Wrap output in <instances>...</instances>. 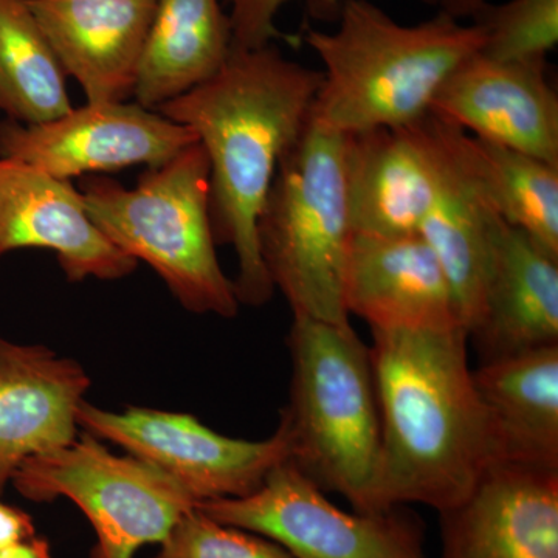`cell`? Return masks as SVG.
Masks as SVG:
<instances>
[{"mask_svg": "<svg viewBox=\"0 0 558 558\" xmlns=\"http://www.w3.org/2000/svg\"><path fill=\"white\" fill-rule=\"evenodd\" d=\"M483 32L481 53L509 62H546L558 44V0L490 2L473 17Z\"/></svg>", "mask_w": 558, "mask_h": 558, "instance_id": "24", "label": "cell"}, {"mask_svg": "<svg viewBox=\"0 0 558 558\" xmlns=\"http://www.w3.org/2000/svg\"><path fill=\"white\" fill-rule=\"evenodd\" d=\"M348 135L310 117L279 161L260 213V258L292 315L348 326L343 277L352 230Z\"/></svg>", "mask_w": 558, "mask_h": 558, "instance_id": "6", "label": "cell"}, {"mask_svg": "<svg viewBox=\"0 0 558 558\" xmlns=\"http://www.w3.org/2000/svg\"><path fill=\"white\" fill-rule=\"evenodd\" d=\"M446 128L435 116L399 130L348 135L349 215L355 234H418L438 191Z\"/></svg>", "mask_w": 558, "mask_h": 558, "instance_id": "11", "label": "cell"}, {"mask_svg": "<svg viewBox=\"0 0 558 558\" xmlns=\"http://www.w3.org/2000/svg\"><path fill=\"white\" fill-rule=\"evenodd\" d=\"M76 422L81 432L116 444L170 476L196 506L252 494L289 458L288 435L279 424L270 438L236 439L191 414L143 407L110 411L87 400L76 411Z\"/></svg>", "mask_w": 558, "mask_h": 558, "instance_id": "9", "label": "cell"}, {"mask_svg": "<svg viewBox=\"0 0 558 558\" xmlns=\"http://www.w3.org/2000/svg\"><path fill=\"white\" fill-rule=\"evenodd\" d=\"M230 53L229 13L220 0H157L135 102L160 108L216 75Z\"/></svg>", "mask_w": 558, "mask_h": 558, "instance_id": "21", "label": "cell"}, {"mask_svg": "<svg viewBox=\"0 0 558 558\" xmlns=\"http://www.w3.org/2000/svg\"><path fill=\"white\" fill-rule=\"evenodd\" d=\"M322 70L286 58L271 44L231 50L216 75L157 112L193 130L209 163V218L218 245L238 260V301L263 306L275 288L260 258L258 223L284 154L306 128Z\"/></svg>", "mask_w": 558, "mask_h": 558, "instance_id": "2", "label": "cell"}, {"mask_svg": "<svg viewBox=\"0 0 558 558\" xmlns=\"http://www.w3.org/2000/svg\"><path fill=\"white\" fill-rule=\"evenodd\" d=\"M197 142L193 130L138 102H87L46 123L0 121V157L62 180L159 167Z\"/></svg>", "mask_w": 558, "mask_h": 558, "instance_id": "10", "label": "cell"}, {"mask_svg": "<svg viewBox=\"0 0 558 558\" xmlns=\"http://www.w3.org/2000/svg\"><path fill=\"white\" fill-rule=\"evenodd\" d=\"M0 558H53V556H51L49 542L39 535H33L3 549Z\"/></svg>", "mask_w": 558, "mask_h": 558, "instance_id": "28", "label": "cell"}, {"mask_svg": "<svg viewBox=\"0 0 558 558\" xmlns=\"http://www.w3.org/2000/svg\"><path fill=\"white\" fill-rule=\"evenodd\" d=\"M439 526V558H558V470L495 462Z\"/></svg>", "mask_w": 558, "mask_h": 558, "instance_id": "14", "label": "cell"}, {"mask_svg": "<svg viewBox=\"0 0 558 558\" xmlns=\"http://www.w3.org/2000/svg\"><path fill=\"white\" fill-rule=\"evenodd\" d=\"M33 535H36V529L32 517L0 499V553Z\"/></svg>", "mask_w": 558, "mask_h": 558, "instance_id": "27", "label": "cell"}, {"mask_svg": "<svg viewBox=\"0 0 558 558\" xmlns=\"http://www.w3.org/2000/svg\"><path fill=\"white\" fill-rule=\"evenodd\" d=\"M373 332L379 457L363 512L468 497L495 462L497 439L469 363L465 329Z\"/></svg>", "mask_w": 558, "mask_h": 558, "instance_id": "1", "label": "cell"}, {"mask_svg": "<svg viewBox=\"0 0 558 558\" xmlns=\"http://www.w3.org/2000/svg\"><path fill=\"white\" fill-rule=\"evenodd\" d=\"M432 116L558 167V97L546 62L499 61L476 51L440 87Z\"/></svg>", "mask_w": 558, "mask_h": 558, "instance_id": "12", "label": "cell"}, {"mask_svg": "<svg viewBox=\"0 0 558 558\" xmlns=\"http://www.w3.org/2000/svg\"><path fill=\"white\" fill-rule=\"evenodd\" d=\"M153 558H293L277 543L209 519L194 508L171 529Z\"/></svg>", "mask_w": 558, "mask_h": 558, "instance_id": "25", "label": "cell"}, {"mask_svg": "<svg viewBox=\"0 0 558 558\" xmlns=\"http://www.w3.org/2000/svg\"><path fill=\"white\" fill-rule=\"evenodd\" d=\"M76 189L92 222L121 252L148 264L183 310L236 317L241 304L233 279L216 253L209 163L199 142L146 168L134 189L108 175H84Z\"/></svg>", "mask_w": 558, "mask_h": 558, "instance_id": "5", "label": "cell"}, {"mask_svg": "<svg viewBox=\"0 0 558 558\" xmlns=\"http://www.w3.org/2000/svg\"><path fill=\"white\" fill-rule=\"evenodd\" d=\"M462 150L495 215L558 258L557 165L465 132Z\"/></svg>", "mask_w": 558, "mask_h": 558, "instance_id": "22", "label": "cell"}, {"mask_svg": "<svg viewBox=\"0 0 558 558\" xmlns=\"http://www.w3.org/2000/svg\"><path fill=\"white\" fill-rule=\"evenodd\" d=\"M65 75L87 102L134 98L157 0H27Z\"/></svg>", "mask_w": 558, "mask_h": 558, "instance_id": "15", "label": "cell"}, {"mask_svg": "<svg viewBox=\"0 0 558 558\" xmlns=\"http://www.w3.org/2000/svg\"><path fill=\"white\" fill-rule=\"evenodd\" d=\"M303 40L323 64L312 117L354 135L427 119L440 87L484 38L478 25L444 13L405 25L369 0H344L336 31L307 28Z\"/></svg>", "mask_w": 558, "mask_h": 558, "instance_id": "3", "label": "cell"}, {"mask_svg": "<svg viewBox=\"0 0 558 558\" xmlns=\"http://www.w3.org/2000/svg\"><path fill=\"white\" fill-rule=\"evenodd\" d=\"M24 248L53 252L69 282L116 281L138 266L92 222L72 180L0 157V258Z\"/></svg>", "mask_w": 558, "mask_h": 558, "instance_id": "13", "label": "cell"}, {"mask_svg": "<svg viewBox=\"0 0 558 558\" xmlns=\"http://www.w3.org/2000/svg\"><path fill=\"white\" fill-rule=\"evenodd\" d=\"M438 119V117H436ZM446 157L438 191L422 222V240L438 258L449 281L465 332L478 322L494 256L498 216L488 204L462 150L464 132L442 121Z\"/></svg>", "mask_w": 558, "mask_h": 558, "instance_id": "19", "label": "cell"}, {"mask_svg": "<svg viewBox=\"0 0 558 558\" xmlns=\"http://www.w3.org/2000/svg\"><path fill=\"white\" fill-rule=\"evenodd\" d=\"M473 380L499 461L558 470V344L481 363Z\"/></svg>", "mask_w": 558, "mask_h": 558, "instance_id": "20", "label": "cell"}, {"mask_svg": "<svg viewBox=\"0 0 558 558\" xmlns=\"http://www.w3.org/2000/svg\"><path fill=\"white\" fill-rule=\"evenodd\" d=\"M290 398L279 416L288 461L325 494L363 512L380 444L371 349L351 325L293 315Z\"/></svg>", "mask_w": 558, "mask_h": 558, "instance_id": "4", "label": "cell"}, {"mask_svg": "<svg viewBox=\"0 0 558 558\" xmlns=\"http://www.w3.org/2000/svg\"><path fill=\"white\" fill-rule=\"evenodd\" d=\"M487 3L488 0H436L439 13L458 21H472Z\"/></svg>", "mask_w": 558, "mask_h": 558, "instance_id": "29", "label": "cell"}, {"mask_svg": "<svg viewBox=\"0 0 558 558\" xmlns=\"http://www.w3.org/2000/svg\"><path fill=\"white\" fill-rule=\"evenodd\" d=\"M469 340L481 363L558 344V258L499 218L490 275Z\"/></svg>", "mask_w": 558, "mask_h": 558, "instance_id": "18", "label": "cell"}, {"mask_svg": "<svg viewBox=\"0 0 558 558\" xmlns=\"http://www.w3.org/2000/svg\"><path fill=\"white\" fill-rule=\"evenodd\" d=\"M209 519L271 539L293 558H425L424 526L402 508L340 509L289 461L241 498L196 506Z\"/></svg>", "mask_w": 558, "mask_h": 558, "instance_id": "8", "label": "cell"}, {"mask_svg": "<svg viewBox=\"0 0 558 558\" xmlns=\"http://www.w3.org/2000/svg\"><path fill=\"white\" fill-rule=\"evenodd\" d=\"M90 385L76 360L0 337V497L27 459L78 436L76 411Z\"/></svg>", "mask_w": 558, "mask_h": 558, "instance_id": "17", "label": "cell"}, {"mask_svg": "<svg viewBox=\"0 0 558 558\" xmlns=\"http://www.w3.org/2000/svg\"><path fill=\"white\" fill-rule=\"evenodd\" d=\"M229 3L231 50H255L271 46L275 40H290L277 27L282 7L292 0H226ZM344 0H310L317 11L340 10ZM436 3V0H424Z\"/></svg>", "mask_w": 558, "mask_h": 558, "instance_id": "26", "label": "cell"}, {"mask_svg": "<svg viewBox=\"0 0 558 558\" xmlns=\"http://www.w3.org/2000/svg\"><path fill=\"white\" fill-rule=\"evenodd\" d=\"M343 301L349 317L362 318L371 330L462 328L446 274L421 234L354 233Z\"/></svg>", "mask_w": 558, "mask_h": 558, "instance_id": "16", "label": "cell"}, {"mask_svg": "<svg viewBox=\"0 0 558 558\" xmlns=\"http://www.w3.org/2000/svg\"><path fill=\"white\" fill-rule=\"evenodd\" d=\"M11 484L36 502L68 498L87 517L97 546L90 558H134L163 542L194 499L170 476L81 432L60 449L36 454L14 472Z\"/></svg>", "mask_w": 558, "mask_h": 558, "instance_id": "7", "label": "cell"}, {"mask_svg": "<svg viewBox=\"0 0 558 558\" xmlns=\"http://www.w3.org/2000/svg\"><path fill=\"white\" fill-rule=\"evenodd\" d=\"M70 109L68 75L27 0H0V112L39 124Z\"/></svg>", "mask_w": 558, "mask_h": 558, "instance_id": "23", "label": "cell"}]
</instances>
